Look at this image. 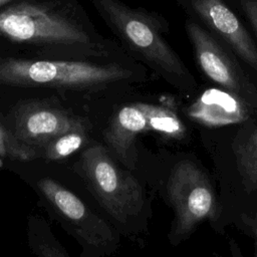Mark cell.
<instances>
[{
  "label": "cell",
  "instance_id": "cell-10",
  "mask_svg": "<svg viewBox=\"0 0 257 257\" xmlns=\"http://www.w3.org/2000/svg\"><path fill=\"white\" fill-rule=\"evenodd\" d=\"M148 132L147 103H131L121 106L104 131V142L112 154L125 166L133 167L134 144L137 136Z\"/></svg>",
  "mask_w": 257,
  "mask_h": 257
},
{
  "label": "cell",
  "instance_id": "cell-12",
  "mask_svg": "<svg viewBox=\"0 0 257 257\" xmlns=\"http://www.w3.org/2000/svg\"><path fill=\"white\" fill-rule=\"evenodd\" d=\"M148 131H154L171 138H182L185 126L178 115L170 108L147 103Z\"/></svg>",
  "mask_w": 257,
  "mask_h": 257
},
{
  "label": "cell",
  "instance_id": "cell-2",
  "mask_svg": "<svg viewBox=\"0 0 257 257\" xmlns=\"http://www.w3.org/2000/svg\"><path fill=\"white\" fill-rule=\"evenodd\" d=\"M131 76L130 69L115 63L0 58V83L10 85L87 89Z\"/></svg>",
  "mask_w": 257,
  "mask_h": 257
},
{
  "label": "cell",
  "instance_id": "cell-15",
  "mask_svg": "<svg viewBox=\"0 0 257 257\" xmlns=\"http://www.w3.org/2000/svg\"><path fill=\"white\" fill-rule=\"evenodd\" d=\"M0 157L26 162L36 158V152L33 147L19 140L0 121Z\"/></svg>",
  "mask_w": 257,
  "mask_h": 257
},
{
  "label": "cell",
  "instance_id": "cell-16",
  "mask_svg": "<svg viewBox=\"0 0 257 257\" xmlns=\"http://www.w3.org/2000/svg\"><path fill=\"white\" fill-rule=\"evenodd\" d=\"M236 8L247 20L257 38V0H233Z\"/></svg>",
  "mask_w": 257,
  "mask_h": 257
},
{
  "label": "cell",
  "instance_id": "cell-18",
  "mask_svg": "<svg viewBox=\"0 0 257 257\" xmlns=\"http://www.w3.org/2000/svg\"><path fill=\"white\" fill-rule=\"evenodd\" d=\"M244 222L249 225L251 228L255 239H256V257H257V213L254 214L253 216H243Z\"/></svg>",
  "mask_w": 257,
  "mask_h": 257
},
{
  "label": "cell",
  "instance_id": "cell-1",
  "mask_svg": "<svg viewBox=\"0 0 257 257\" xmlns=\"http://www.w3.org/2000/svg\"><path fill=\"white\" fill-rule=\"evenodd\" d=\"M91 1L115 33L166 80L184 90L195 88V77L164 36L168 23L162 17L118 0Z\"/></svg>",
  "mask_w": 257,
  "mask_h": 257
},
{
  "label": "cell",
  "instance_id": "cell-17",
  "mask_svg": "<svg viewBox=\"0 0 257 257\" xmlns=\"http://www.w3.org/2000/svg\"><path fill=\"white\" fill-rule=\"evenodd\" d=\"M38 257H69L63 248L56 242L40 240L34 245Z\"/></svg>",
  "mask_w": 257,
  "mask_h": 257
},
{
  "label": "cell",
  "instance_id": "cell-4",
  "mask_svg": "<svg viewBox=\"0 0 257 257\" xmlns=\"http://www.w3.org/2000/svg\"><path fill=\"white\" fill-rule=\"evenodd\" d=\"M78 165L93 194L112 218L123 223L140 212L144 204L140 183L114 163L103 146L87 148Z\"/></svg>",
  "mask_w": 257,
  "mask_h": 257
},
{
  "label": "cell",
  "instance_id": "cell-8",
  "mask_svg": "<svg viewBox=\"0 0 257 257\" xmlns=\"http://www.w3.org/2000/svg\"><path fill=\"white\" fill-rule=\"evenodd\" d=\"M37 185L54 210L75 228L86 243L98 248H108L115 242V234L111 228L71 191L49 178L40 179Z\"/></svg>",
  "mask_w": 257,
  "mask_h": 257
},
{
  "label": "cell",
  "instance_id": "cell-19",
  "mask_svg": "<svg viewBox=\"0 0 257 257\" xmlns=\"http://www.w3.org/2000/svg\"><path fill=\"white\" fill-rule=\"evenodd\" d=\"M11 1H13V0H0V7L3 5H6L7 3H10Z\"/></svg>",
  "mask_w": 257,
  "mask_h": 257
},
{
  "label": "cell",
  "instance_id": "cell-5",
  "mask_svg": "<svg viewBox=\"0 0 257 257\" xmlns=\"http://www.w3.org/2000/svg\"><path fill=\"white\" fill-rule=\"evenodd\" d=\"M185 29L197 65L203 74L251 106H256L257 85L244 70L234 52L210 31L190 18L185 21Z\"/></svg>",
  "mask_w": 257,
  "mask_h": 257
},
{
  "label": "cell",
  "instance_id": "cell-9",
  "mask_svg": "<svg viewBox=\"0 0 257 257\" xmlns=\"http://www.w3.org/2000/svg\"><path fill=\"white\" fill-rule=\"evenodd\" d=\"M81 127H86L81 118L44 103H26L15 113L14 134L31 147H44L57 136Z\"/></svg>",
  "mask_w": 257,
  "mask_h": 257
},
{
  "label": "cell",
  "instance_id": "cell-7",
  "mask_svg": "<svg viewBox=\"0 0 257 257\" xmlns=\"http://www.w3.org/2000/svg\"><path fill=\"white\" fill-rule=\"evenodd\" d=\"M168 194L175 209L177 236L191 232L214 211L215 200L209 181L192 162H180L173 169Z\"/></svg>",
  "mask_w": 257,
  "mask_h": 257
},
{
  "label": "cell",
  "instance_id": "cell-3",
  "mask_svg": "<svg viewBox=\"0 0 257 257\" xmlns=\"http://www.w3.org/2000/svg\"><path fill=\"white\" fill-rule=\"evenodd\" d=\"M0 34L11 41L98 50L73 18L47 4L22 1L0 11Z\"/></svg>",
  "mask_w": 257,
  "mask_h": 257
},
{
  "label": "cell",
  "instance_id": "cell-6",
  "mask_svg": "<svg viewBox=\"0 0 257 257\" xmlns=\"http://www.w3.org/2000/svg\"><path fill=\"white\" fill-rule=\"evenodd\" d=\"M180 7L257 72V43L237 14L233 0H177Z\"/></svg>",
  "mask_w": 257,
  "mask_h": 257
},
{
  "label": "cell",
  "instance_id": "cell-11",
  "mask_svg": "<svg viewBox=\"0 0 257 257\" xmlns=\"http://www.w3.org/2000/svg\"><path fill=\"white\" fill-rule=\"evenodd\" d=\"M250 106L227 90L209 89L191 106L190 115L207 125L228 124L247 118Z\"/></svg>",
  "mask_w": 257,
  "mask_h": 257
},
{
  "label": "cell",
  "instance_id": "cell-14",
  "mask_svg": "<svg viewBox=\"0 0 257 257\" xmlns=\"http://www.w3.org/2000/svg\"><path fill=\"white\" fill-rule=\"evenodd\" d=\"M238 167L243 177L257 189V127L235 149Z\"/></svg>",
  "mask_w": 257,
  "mask_h": 257
},
{
  "label": "cell",
  "instance_id": "cell-13",
  "mask_svg": "<svg viewBox=\"0 0 257 257\" xmlns=\"http://www.w3.org/2000/svg\"><path fill=\"white\" fill-rule=\"evenodd\" d=\"M86 142V127L74 128L52 139L44 146V158L61 160L78 151Z\"/></svg>",
  "mask_w": 257,
  "mask_h": 257
}]
</instances>
